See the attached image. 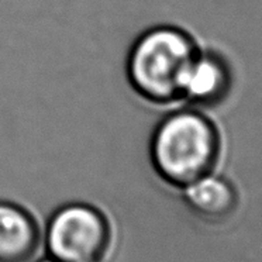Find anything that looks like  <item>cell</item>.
Segmentation results:
<instances>
[{"instance_id":"cell-1","label":"cell","mask_w":262,"mask_h":262,"mask_svg":"<svg viewBox=\"0 0 262 262\" xmlns=\"http://www.w3.org/2000/svg\"><path fill=\"white\" fill-rule=\"evenodd\" d=\"M222 134L213 120L181 99L164 116L151 138V160L161 177L185 188L216 169Z\"/></svg>"},{"instance_id":"cell-2","label":"cell","mask_w":262,"mask_h":262,"mask_svg":"<svg viewBox=\"0 0 262 262\" xmlns=\"http://www.w3.org/2000/svg\"><path fill=\"white\" fill-rule=\"evenodd\" d=\"M199 47L177 26H154L144 30L131 47L127 74L143 96L158 103L181 100V82Z\"/></svg>"},{"instance_id":"cell-3","label":"cell","mask_w":262,"mask_h":262,"mask_svg":"<svg viewBox=\"0 0 262 262\" xmlns=\"http://www.w3.org/2000/svg\"><path fill=\"white\" fill-rule=\"evenodd\" d=\"M48 248L61 262H97L107 248L106 216L86 203L58 207L48 223Z\"/></svg>"},{"instance_id":"cell-4","label":"cell","mask_w":262,"mask_h":262,"mask_svg":"<svg viewBox=\"0 0 262 262\" xmlns=\"http://www.w3.org/2000/svg\"><path fill=\"white\" fill-rule=\"evenodd\" d=\"M233 75L227 61L216 51L199 48L181 82V96L185 104L209 107L227 99Z\"/></svg>"},{"instance_id":"cell-5","label":"cell","mask_w":262,"mask_h":262,"mask_svg":"<svg viewBox=\"0 0 262 262\" xmlns=\"http://www.w3.org/2000/svg\"><path fill=\"white\" fill-rule=\"evenodd\" d=\"M38 245L34 217L21 206L0 200V262H26Z\"/></svg>"},{"instance_id":"cell-6","label":"cell","mask_w":262,"mask_h":262,"mask_svg":"<svg viewBox=\"0 0 262 262\" xmlns=\"http://www.w3.org/2000/svg\"><path fill=\"white\" fill-rule=\"evenodd\" d=\"M182 194L189 209L206 220H223L237 206L233 183L214 172L182 188Z\"/></svg>"},{"instance_id":"cell-7","label":"cell","mask_w":262,"mask_h":262,"mask_svg":"<svg viewBox=\"0 0 262 262\" xmlns=\"http://www.w3.org/2000/svg\"><path fill=\"white\" fill-rule=\"evenodd\" d=\"M42 262H61V261H58L57 259V261H42Z\"/></svg>"}]
</instances>
